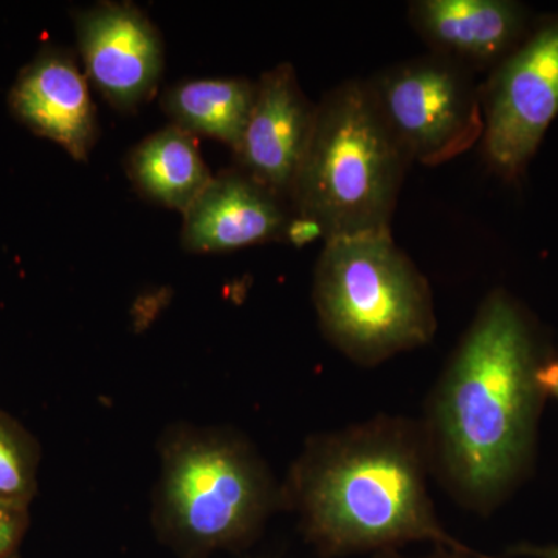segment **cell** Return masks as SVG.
Here are the masks:
<instances>
[{"mask_svg":"<svg viewBox=\"0 0 558 558\" xmlns=\"http://www.w3.org/2000/svg\"><path fill=\"white\" fill-rule=\"evenodd\" d=\"M542 384L546 395L558 400V355H553L542 371Z\"/></svg>","mask_w":558,"mask_h":558,"instance_id":"cell-20","label":"cell"},{"mask_svg":"<svg viewBox=\"0 0 558 558\" xmlns=\"http://www.w3.org/2000/svg\"><path fill=\"white\" fill-rule=\"evenodd\" d=\"M183 215L182 244L194 253L284 241L292 218L288 202L238 168L211 178Z\"/></svg>","mask_w":558,"mask_h":558,"instance_id":"cell-11","label":"cell"},{"mask_svg":"<svg viewBox=\"0 0 558 558\" xmlns=\"http://www.w3.org/2000/svg\"><path fill=\"white\" fill-rule=\"evenodd\" d=\"M368 84L411 161L436 167L483 138L481 89L472 70L457 61L433 53L385 70Z\"/></svg>","mask_w":558,"mask_h":558,"instance_id":"cell-6","label":"cell"},{"mask_svg":"<svg viewBox=\"0 0 558 558\" xmlns=\"http://www.w3.org/2000/svg\"><path fill=\"white\" fill-rule=\"evenodd\" d=\"M550 357L526 307L488 293L418 421L432 476L461 508L490 515L534 468Z\"/></svg>","mask_w":558,"mask_h":558,"instance_id":"cell-1","label":"cell"},{"mask_svg":"<svg viewBox=\"0 0 558 558\" xmlns=\"http://www.w3.org/2000/svg\"><path fill=\"white\" fill-rule=\"evenodd\" d=\"M410 17L436 54L470 70L497 68L531 32L526 7L510 0H418Z\"/></svg>","mask_w":558,"mask_h":558,"instance_id":"cell-12","label":"cell"},{"mask_svg":"<svg viewBox=\"0 0 558 558\" xmlns=\"http://www.w3.org/2000/svg\"><path fill=\"white\" fill-rule=\"evenodd\" d=\"M25 527L22 506L0 501V558H11Z\"/></svg>","mask_w":558,"mask_h":558,"instance_id":"cell-16","label":"cell"},{"mask_svg":"<svg viewBox=\"0 0 558 558\" xmlns=\"http://www.w3.org/2000/svg\"><path fill=\"white\" fill-rule=\"evenodd\" d=\"M323 238L322 227L314 220L293 216L290 218L288 227H286L284 241L301 247V245L310 244L315 240Z\"/></svg>","mask_w":558,"mask_h":558,"instance_id":"cell-17","label":"cell"},{"mask_svg":"<svg viewBox=\"0 0 558 558\" xmlns=\"http://www.w3.org/2000/svg\"><path fill=\"white\" fill-rule=\"evenodd\" d=\"M312 300L326 339L363 368L435 337L432 289L391 233L325 242Z\"/></svg>","mask_w":558,"mask_h":558,"instance_id":"cell-5","label":"cell"},{"mask_svg":"<svg viewBox=\"0 0 558 558\" xmlns=\"http://www.w3.org/2000/svg\"><path fill=\"white\" fill-rule=\"evenodd\" d=\"M256 97V83L245 78L180 81L161 95L160 106L171 124L191 135H205L240 145Z\"/></svg>","mask_w":558,"mask_h":558,"instance_id":"cell-14","label":"cell"},{"mask_svg":"<svg viewBox=\"0 0 558 558\" xmlns=\"http://www.w3.org/2000/svg\"><path fill=\"white\" fill-rule=\"evenodd\" d=\"M36 454L31 440L0 416V501L22 506L35 492Z\"/></svg>","mask_w":558,"mask_h":558,"instance_id":"cell-15","label":"cell"},{"mask_svg":"<svg viewBox=\"0 0 558 558\" xmlns=\"http://www.w3.org/2000/svg\"><path fill=\"white\" fill-rule=\"evenodd\" d=\"M486 160L519 179L558 116V16L546 17L494 68L481 89Z\"/></svg>","mask_w":558,"mask_h":558,"instance_id":"cell-7","label":"cell"},{"mask_svg":"<svg viewBox=\"0 0 558 558\" xmlns=\"http://www.w3.org/2000/svg\"><path fill=\"white\" fill-rule=\"evenodd\" d=\"M317 106L301 90L295 69L284 62L263 73L240 145L238 170L288 202L314 130Z\"/></svg>","mask_w":558,"mask_h":558,"instance_id":"cell-9","label":"cell"},{"mask_svg":"<svg viewBox=\"0 0 558 558\" xmlns=\"http://www.w3.org/2000/svg\"><path fill=\"white\" fill-rule=\"evenodd\" d=\"M128 172L143 196L182 213L211 180L194 135L174 124L154 132L131 150Z\"/></svg>","mask_w":558,"mask_h":558,"instance_id":"cell-13","label":"cell"},{"mask_svg":"<svg viewBox=\"0 0 558 558\" xmlns=\"http://www.w3.org/2000/svg\"><path fill=\"white\" fill-rule=\"evenodd\" d=\"M410 161L368 81H347L317 105L290 211L317 222L325 242L389 233Z\"/></svg>","mask_w":558,"mask_h":558,"instance_id":"cell-3","label":"cell"},{"mask_svg":"<svg viewBox=\"0 0 558 558\" xmlns=\"http://www.w3.org/2000/svg\"><path fill=\"white\" fill-rule=\"evenodd\" d=\"M427 449L414 418L380 414L311 436L281 484L323 557L399 550L409 543L488 557L447 532L429 497Z\"/></svg>","mask_w":558,"mask_h":558,"instance_id":"cell-2","label":"cell"},{"mask_svg":"<svg viewBox=\"0 0 558 558\" xmlns=\"http://www.w3.org/2000/svg\"><path fill=\"white\" fill-rule=\"evenodd\" d=\"M10 108L40 137L76 160H86L97 140V119L86 76L68 50L44 47L11 87Z\"/></svg>","mask_w":558,"mask_h":558,"instance_id":"cell-10","label":"cell"},{"mask_svg":"<svg viewBox=\"0 0 558 558\" xmlns=\"http://www.w3.org/2000/svg\"><path fill=\"white\" fill-rule=\"evenodd\" d=\"M373 558H495V557H475L469 554L457 553V550L436 548L432 554L424 557H407L402 556L399 550H384V553L373 554Z\"/></svg>","mask_w":558,"mask_h":558,"instance_id":"cell-19","label":"cell"},{"mask_svg":"<svg viewBox=\"0 0 558 558\" xmlns=\"http://www.w3.org/2000/svg\"><path fill=\"white\" fill-rule=\"evenodd\" d=\"M510 557L523 558H558V543L535 545V543H519L508 549Z\"/></svg>","mask_w":558,"mask_h":558,"instance_id":"cell-18","label":"cell"},{"mask_svg":"<svg viewBox=\"0 0 558 558\" xmlns=\"http://www.w3.org/2000/svg\"><path fill=\"white\" fill-rule=\"evenodd\" d=\"M76 38L87 76L120 110H134L157 89L165 46L153 21L134 3L100 2L75 11Z\"/></svg>","mask_w":558,"mask_h":558,"instance_id":"cell-8","label":"cell"},{"mask_svg":"<svg viewBox=\"0 0 558 558\" xmlns=\"http://www.w3.org/2000/svg\"><path fill=\"white\" fill-rule=\"evenodd\" d=\"M153 508L160 537L201 558L255 537L282 508L281 484L240 433L180 425L161 439Z\"/></svg>","mask_w":558,"mask_h":558,"instance_id":"cell-4","label":"cell"}]
</instances>
